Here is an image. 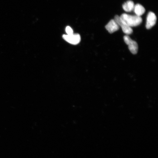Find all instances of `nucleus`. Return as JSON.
<instances>
[{"mask_svg":"<svg viewBox=\"0 0 158 158\" xmlns=\"http://www.w3.org/2000/svg\"><path fill=\"white\" fill-rule=\"evenodd\" d=\"M122 23L130 27L137 26L141 24L143 19L141 17L123 14L120 17Z\"/></svg>","mask_w":158,"mask_h":158,"instance_id":"obj_1","label":"nucleus"},{"mask_svg":"<svg viewBox=\"0 0 158 158\" xmlns=\"http://www.w3.org/2000/svg\"><path fill=\"white\" fill-rule=\"evenodd\" d=\"M63 38L67 42L71 44L76 45L80 43L81 40V37L78 34H73L71 35H64Z\"/></svg>","mask_w":158,"mask_h":158,"instance_id":"obj_3","label":"nucleus"},{"mask_svg":"<svg viewBox=\"0 0 158 158\" xmlns=\"http://www.w3.org/2000/svg\"><path fill=\"white\" fill-rule=\"evenodd\" d=\"M124 40L126 44L128 45V48L132 54H137L138 49V45L135 41L133 40L128 35L124 37Z\"/></svg>","mask_w":158,"mask_h":158,"instance_id":"obj_2","label":"nucleus"},{"mask_svg":"<svg viewBox=\"0 0 158 158\" xmlns=\"http://www.w3.org/2000/svg\"><path fill=\"white\" fill-rule=\"evenodd\" d=\"M134 10L136 15L139 17L143 15L145 11V8L139 4H137L134 6Z\"/></svg>","mask_w":158,"mask_h":158,"instance_id":"obj_7","label":"nucleus"},{"mask_svg":"<svg viewBox=\"0 0 158 158\" xmlns=\"http://www.w3.org/2000/svg\"><path fill=\"white\" fill-rule=\"evenodd\" d=\"M134 3L131 1H128L124 3L123 5V8L126 12H131L134 10Z\"/></svg>","mask_w":158,"mask_h":158,"instance_id":"obj_8","label":"nucleus"},{"mask_svg":"<svg viewBox=\"0 0 158 158\" xmlns=\"http://www.w3.org/2000/svg\"><path fill=\"white\" fill-rule=\"evenodd\" d=\"M156 21L157 17L155 14L150 12L147 16L146 28L148 29H151L156 24Z\"/></svg>","mask_w":158,"mask_h":158,"instance_id":"obj_5","label":"nucleus"},{"mask_svg":"<svg viewBox=\"0 0 158 158\" xmlns=\"http://www.w3.org/2000/svg\"><path fill=\"white\" fill-rule=\"evenodd\" d=\"M66 31L67 35H71L73 34V31L70 27H67L66 28Z\"/></svg>","mask_w":158,"mask_h":158,"instance_id":"obj_9","label":"nucleus"},{"mask_svg":"<svg viewBox=\"0 0 158 158\" xmlns=\"http://www.w3.org/2000/svg\"><path fill=\"white\" fill-rule=\"evenodd\" d=\"M106 28L110 33H112L119 29V26L114 19H112L106 26Z\"/></svg>","mask_w":158,"mask_h":158,"instance_id":"obj_6","label":"nucleus"},{"mask_svg":"<svg viewBox=\"0 0 158 158\" xmlns=\"http://www.w3.org/2000/svg\"><path fill=\"white\" fill-rule=\"evenodd\" d=\"M114 20L117 23L118 25H119V26L121 27L122 31L124 33L128 35L131 34L133 33V31L131 27L128 26L127 25L122 23L120 19V17L118 16V15H116L115 16Z\"/></svg>","mask_w":158,"mask_h":158,"instance_id":"obj_4","label":"nucleus"}]
</instances>
